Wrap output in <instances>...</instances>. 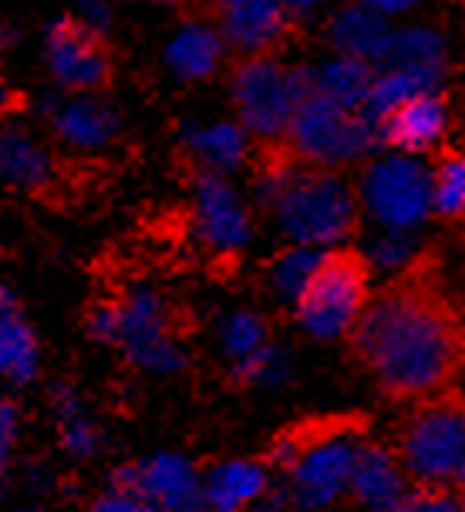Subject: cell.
I'll use <instances>...</instances> for the list:
<instances>
[{
  "mask_svg": "<svg viewBox=\"0 0 465 512\" xmlns=\"http://www.w3.org/2000/svg\"><path fill=\"white\" fill-rule=\"evenodd\" d=\"M388 512H455V502L445 489H422L418 486L415 492H408V496Z\"/></svg>",
  "mask_w": 465,
  "mask_h": 512,
  "instance_id": "d6986e66",
  "label": "cell"
},
{
  "mask_svg": "<svg viewBox=\"0 0 465 512\" xmlns=\"http://www.w3.org/2000/svg\"><path fill=\"white\" fill-rule=\"evenodd\" d=\"M310 95L307 75L284 71L270 58H253L240 64L236 75V108L260 142H284L294 112Z\"/></svg>",
  "mask_w": 465,
  "mask_h": 512,
  "instance_id": "8992f818",
  "label": "cell"
},
{
  "mask_svg": "<svg viewBox=\"0 0 465 512\" xmlns=\"http://www.w3.org/2000/svg\"><path fill=\"white\" fill-rule=\"evenodd\" d=\"M371 203L391 223H415L432 203V182L418 166L408 162H385L368 179Z\"/></svg>",
  "mask_w": 465,
  "mask_h": 512,
  "instance_id": "7c38bea8",
  "label": "cell"
},
{
  "mask_svg": "<svg viewBox=\"0 0 465 512\" xmlns=\"http://www.w3.org/2000/svg\"><path fill=\"white\" fill-rule=\"evenodd\" d=\"M378 132L381 142L401 152H425L439 142V135L445 132V102L439 95H418L405 98L395 108H388L378 118Z\"/></svg>",
  "mask_w": 465,
  "mask_h": 512,
  "instance_id": "8fae6325",
  "label": "cell"
},
{
  "mask_svg": "<svg viewBox=\"0 0 465 512\" xmlns=\"http://www.w3.org/2000/svg\"><path fill=\"white\" fill-rule=\"evenodd\" d=\"M398 462L415 486L452 492L465 462V395L425 398L398 432Z\"/></svg>",
  "mask_w": 465,
  "mask_h": 512,
  "instance_id": "7a4b0ae2",
  "label": "cell"
},
{
  "mask_svg": "<svg viewBox=\"0 0 465 512\" xmlns=\"http://www.w3.org/2000/svg\"><path fill=\"white\" fill-rule=\"evenodd\" d=\"M54 78L71 91H102L115 81V54L102 31L78 17H61L48 31Z\"/></svg>",
  "mask_w": 465,
  "mask_h": 512,
  "instance_id": "52a82bcc",
  "label": "cell"
},
{
  "mask_svg": "<svg viewBox=\"0 0 465 512\" xmlns=\"http://www.w3.org/2000/svg\"><path fill=\"white\" fill-rule=\"evenodd\" d=\"M452 492H455V496H465V462H462L459 475H455V482H452Z\"/></svg>",
  "mask_w": 465,
  "mask_h": 512,
  "instance_id": "cb8c5ba5",
  "label": "cell"
},
{
  "mask_svg": "<svg viewBox=\"0 0 465 512\" xmlns=\"http://www.w3.org/2000/svg\"><path fill=\"white\" fill-rule=\"evenodd\" d=\"M14 425H17V411H14V405H11V401H0V445L11 442Z\"/></svg>",
  "mask_w": 465,
  "mask_h": 512,
  "instance_id": "7402d4cb",
  "label": "cell"
},
{
  "mask_svg": "<svg viewBox=\"0 0 465 512\" xmlns=\"http://www.w3.org/2000/svg\"><path fill=\"white\" fill-rule=\"evenodd\" d=\"M213 24L240 64L270 58V51H277L294 31L290 11L280 0H220Z\"/></svg>",
  "mask_w": 465,
  "mask_h": 512,
  "instance_id": "ba28073f",
  "label": "cell"
},
{
  "mask_svg": "<svg viewBox=\"0 0 465 512\" xmlns=\"http://www.w3.org/2000/svg\"><path fill=\"white\" fill-rule=\"evenodd\" d=\"M31 361V334L17 320L0 317V368L24 374Z\"/></svg>",
  "mask_w": 465,
  "mask_h": 512,
  "instance_id": "ac0fdd59",
  "label": "cell"
},
{
  "mask_svg": "<svg viewBox=\"0 0 465 512\" xmlns=\"http://www.w3.org/2000/svg\"><path fill=\"white\" fill-rule=\"evenodd\" d=\"M351 354L395 401H422L445 391L465 364V327L425 263L408 267L348 331Z\"/></svg>",
  "mask_w": 465,
  "mask_h": 512,
  "instance_id": "6da1fadb",
  "label": "cell"
},
{
  "mask_svg": "<svg viewBox=\"0 0 465 512\" xmlns=\"http://www.w3.org/2000/svg\"><path fill=\"white\" fill-rule=\"evenodd\" d=\"M290 155L304 166H337L344 159L368 152L381 142V132L364 118L351 115L348 105L334 102L324 91H310L294 112L284 135Z\"/></svg>",
  "mask_w": 465,
  "mask_h": 512,
  "instance_id": "5b68a950",
  "label": "cell"
},
{
  "mask_svg": "<svg viewBox=\"0 0 465 512\" xmlns=\"http://www.w3.org/2000/svg\"><path fill=\"white\" fill-rule=\"evenodd\" d=\"M368 428V418L364 415H317V418H304L297 425H287L284 432L273 438L270 455L267 459L280 469H290L300 455L310 452L314 445L327 442V438L337 435H364Z\"/></svg>",
  "mask_w": 465,
  "mask_h": 512,
  "instance_id": "5bb4252c",
  "label": "cell"
},
{
  "mask_svg": "<svg viewBox=\"0 0 465 512\" xmlns=\"http://www.w3.org/2000/svg\"><path fill=\"white\" fill-rule=\"evenodd\" d=\"M354 438H361V435L327 438V442L314 445L310 452H304L290 465L287 472H290V482H294V499L300 506H307V509L324 506V502H331L337 492L348 486L354 455H358Z\"/></svg>",
  "mask_w": 465,
  "mask_h": 512,
  "instance_id": "9c48e42d",
  "label": "cell"
},
{
  "mask_svg": "<svg viewBox=\"0 0 465 512\" xmlns=\"http://www.w3.org/2000/svg\"><path fill=\"white\" fill-rule=\"evenodd\" d=\"M321 88H324V95L334 98V102L351 108V102H361V98L368 95L371 75L364 64H341V68H334L331 75H327V81H321Z\"/></svg>",
  "mask_w": 465,
  "mask_h": 512,
  "instance_id": "e0dca14e",
  "label": "cell"
},
{
  "mask_svg": "<svg viewBox=\"0 0 465 512\" xmlns=\"http://www.w3.org/2000/svg\"><path fill=\"white\" fill-rule=\"evenodd\" d=\"M115 489L152 499L169 512H203L209 506L206 486H199L196 472L182 459H155L142 469L118 472Z\"/></svg>",
  "mask_w": 465,
  "mask_h": 512,
  "instance_id": "30bf717a",
  "label": "cell"
},
{
  "mask_svg": "<svg viewBox=\"0 0 465 512\" xmlns=\"http://www.w3.org/2000/svg\"><path fill=\"white\" fill-rule=\"evenodd\" d=\"M280 189V219L300 243H334L358 226V196L324 166H294Z\"/></svg>",
  "mask_w": 465,
  "mask_h": 512,
  "instance_id": "277c9868",
  "label": "cell"
},
{
  "mask_svg": "<svg viewBox=\"0 0 465 512\" xmlns=\"http://www.w3.org/2000/svg\"><path fill=\"white\" fill-rule=\"evenodd\" d=\"M155 4H169V7H179V11L193 14V17H209V21H213L220 0H155Z\"/></svg>",
  "mask_w": 465,
  "mask_h": 512,
  "instance_id": "44dd1931",
  "label": "cell"
},
{
  "mask_svg": "<svg viewBox=\"0 0 465 512\" xmlns=\"http://www.w3.org/2000/svg\"><path fill=\"white\" fill-rule=\"evenodd\" d=\"M11 108H21V98H17V91H11V88H4L0 85V118H4Z\"/></svg>",
  "mask_w": 465,
  "mask_h": 512,
  "instance_id": "603a6c76",
  "label": "cell"
},
{
  "mask_svg": "<svg viewBox=\"0 0 465 512\" xmlns=\"http://www.w3.org/2000/svg\"><path fill=\"white\" fill-rule=\"evenodd\" d=\"M432 206L439 216L465 213V155H445L432 179Z\"/></svg>",
  "mask_w": 465,
  "mask_h": 512,
  "instance_id": "2e32d148",
  "label": "cell"
},
{
  "mask_svg": "<svg viewBox=\"0 0 465 512\" xmlns=\"http://www.w3.org/2000/svg\"><path fill=\"white\" fill-rule=\"evenodd\" d=\"M371 263L361 250L337 246L314 260L297 300V320L321 341L348 334L368 304Z\"/></svg>",
  "mask_w": 465,
  "mask_h": 512,
  "instance_id": "3957f363",
  "label": "cell"
},
{
  "mask_svg": "<svg viewBox=\"0 0 465 512\" xmlns=\"http://www.w3.org/2000/svg\"><path fill=\"white\" fill-rule=\"evenodd\" d=\"M408 472L401 469L398 455H391L381 445H358L351 469V492L361 502H368L371 509L388 512L395 509L401 499L408 496Z\"/></svg>",
  "mask_w": 465,
  "mask_h": 512,
  "instance_id": "4fadbf2b",
  "label": "cell"
},
{
  "mask_svg": "<svg viewBox=\"0 0 465 512\" xmlns=\"http://www.w3.org/2000/svg\"><path fill=\"white\" fill-rule=\"evenodd\" d=\"M263 486H267V472L260 462H230L213 472L206 499L216 512H240L260 496Z\"/></svg>",
  "mask_w": 465,
  "mask_h": 512,
  "instance_id": "9a60e30c",
  "label": "cell"
},
{
  "mask_svg": "<svg viewBox=\"0 0 465 512\" xmlns=\"http://www.w3.org/2000/svg\"><path fill=\"white\" fill-rule=\"evenodd\" d=\"M91 512H155L149 506V499H142V496H132V492H112V496H105V499H98L95 502V509Z\"/></svg>",
  "mask_w": 465,
  "mask_h": 512,
  "instance_id": "ffe728a7",
  "label": "cell"
}]
</instances>
